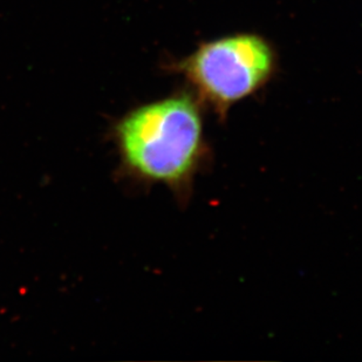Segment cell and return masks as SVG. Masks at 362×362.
Returning a JSON list of instances; mask_svg holds the SVG:
<instances>
[{
  "label": "cell",
  "mask_w": 362,
  "mask_h": 362,
  "mask_svg": "<svg viewBox=\"0 0 362 362\" xmlns=\"http://www.w3.org/2000/svg\"><path fill=\"white\" fill-rule=\"evenodd\" d=\"M127 173L149 185H163L185 199L208 158L197 100L182 93L147 103L115 127Z\"/></svg>",
  "instance_id": "obj_1"
},
{
  "label": "cell",
  "mask_w": 362,
  "mask_h": 362,
  "mask_svg": "<svg viewBox=\"0 0 362 362\" xmlns=\"http://www.w3.org/2000/svg\"><path fill=\"white\" fill-rule=\"evenodd\" d=\"M274 69L270 44L251 33L205 42L181 62V72L197 98L222 119L235 105L263 88Z\"/></svg>",
  "instance_id": "obj_2"
}]
</instances>
